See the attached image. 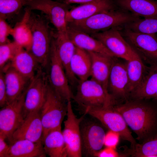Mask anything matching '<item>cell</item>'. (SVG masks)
<instances>
[{
  "label": "cell",
  "mask_w": 157,
  "mask_h": 157,
  "mask_svg": "<svg viewBox=\"0 0 157 157\" xmlns=\"http://www.w3.org/2000/svg\"><path fill=\"white\" fill-rule=\"evenodd\" d=\"M115 58L111 68L108 87V93L115 103L117 99L127 101L129 97L126 64L116 60Z\"/></svg>",
  "instance_id": "9a60e30c"
},
{
  "label": "cell",
  "mask_w": 157,
  "mask_h": 157,
  "mask_svg": "<svg viewBox=\"0 0 157 157\" xmlns=\"http://www.w3.org/2000/svg\"><path fill=\"white\" fill-rule=\"evenodd\" d=\"M73 99L83 110L108 107L115 104L108 92L99 83L91 78L79 81Z\"/></svg>",
  "instance_id": "5b68a950"
},
{
  "label": "cell",
  "mask_w": 157,
  "mask_h": 157,
  "mask_svg": "<svg viewBox=\"0 0 157 157\" xmlns=\"http://www.w3.org/2000/svg\"><path fill=\"white\" fill-rule=\"evenodd\" d=\"M153 99L157 100V92L153 98Z\"/></svg>",
  "instance_id": "ab89813d"
},
{
  "label": "cell",
  "mask_w": 157,
  "mask_h": 157,
  "mask_svg": "<svg viewBox=\"0 0 157 157\" xmlns=\"http://www.w3.org/2000/svg\"><path fill=\"white\" fill-rule=\"evenodd\" d=\"M31 11L26 7H25L22 18L13 28L11 35L15 42L27 51L30 49L32 41V32L28 22V18Z\"/></svg>",
  "instance_id": "83f0119b"
},
{
  "label": "cell",
  "mask_w": 157,
  "mask_h": 157,
  "mask_svg": "<svg viewBox=\"0 0 157 157\" xmlns=\"http://www.w3.org/2000/svg\"><path fill=\"white\" fill-rule=\"evenodd\" d=\"M128 154L132 156L157 157V138H151L141 144H138L129 149Z\"/></svg>",
  "instance_id": "f546056e"
},
{
  "label": "cell",
  "mask_w": 157,
  "mask_h": 157,
  "mask_svg": "<svg viewBox=\"0 0 157 157\" xmlns=\"http://www.w3.org/2000/svg\"><path fill=\"white\" fill-rule=\"evenodd\" d=\"M26 89L0 110V136L7 140L10 144L13 141V133L24 120L22 111Z\"/></svg>",
  "instance_id": "7c38bea8"
},
{
  "label": "cell",
  "mask_w": 157,
  "mask_h": 157,
  "mask_svg": "<svg viewBox=\"0 0 157 157\" xmlns=\"http://www.w3.org/2000/svg\"><path fill=\"white\" fill-rule=\"evenodd\" d=\"M113 0H96L70 9L66 16L68 23L83 20L101 12L117 8Z\"/></svg>",
  "instance_id": "ac0fdd59"
},
{
  "label": "cell",
  "mask_w": 157,
  "mask_h": 157,
  "mask_svg": "<svg viewBox=\"0 0 157 157\" xmlns=\"http://www.w3.org/2000/svg\"><path fill=\"white\" fill-rule=\"evenodd\" d=\"M8 104L7 91L4 74L0 73V107L1 108Z\"/></svg>",
  "instance_id": "d590c367"
},
{
  "label": "cell",
  "mask_w": 157,
  "mask_h": 157,
  "mask_svg": "<svg viewBox=\"0 0 157 157\" xmlns=\"http://www.w3.org/2000/svg\"><path fill=\"white\" fill-rule=\"evenodd\" d=\"M120 29L112 28L89 35L101 42L116 57L127 61L130 59L134 50L124 38Z\"/></svg>",
  "instance_id": "5bb4252c"
},
{
  "label": "cell",
  "mask_w": 157,
  "mask_h": 157,
  "mask_svg": "<svg viewBox=\"0 0 157 157\" xmlns=\"http://www.w3.org/2000/svg\"><path fill=\"white\" fill-rule=\"evenodd\" d=\"M120 135L118 133L110 130L106 133L104 145L106 147H110L115 149L119 142Z\"/></svg>",
  "instance_id": "e575fe53"
},
{
  "label": "cell",
  "mask_w": 157,
  "mask_h": 157,
  "mask_svg": "<svg viewBox=\"0 0 157 157\" xmlns=\"http://www.w3.org/2000/svg\"><path fill=\"white\" fill-rule=\"evenodd\" d=\"M43 130L40 110L32 113L24 119L13 133L12 142L24 139L35 142H42Z\"/></svg>",
  "instance_id": "e0dca14e"
},
{
  "label": "cell",
  "mask_w": 157,
  "mask_h": 157,
  "mask_svg": "<svg viewBox=\"0 0 157 157\" xmlns=\"http://www.w3.org/2000/svg\"><path fill=\"white\" fill-rule=\"evenodd\" d=\"M28 0H0V17L10 21L18 15Z\"/></svg>",
  "instance_id": "4dcf8cb0"
},
{
  "label": "cell",
  "mask_w": 157,
  "mask_h": 157,
  "mask_svg": "<svg viewBox=\"0 0 157 157\" xmlns=\"http://www.w3.org/2000/svg\"><path fill=\"white\" fill-rule=\"evenodd\" d=\"M125 40L143 60L149 66H157V37L155 34L137 32L124 27Z\"/></svg>",
  "instance_id": "9c48e42d"
},
{
  "label": "cell",
  "mask_w": 157,
  "mask_h": 157,
  "mask_svg": "<svg viewBox=\"0 0 157 157\" xmlns=\"http://www.w3.org/2000/svg\"><path fill=\"white\" fill-rule=\"evenodd\" d=\"M46 154L50 157H67L66 146L61 129L52 130L42 141Z\"/></svg>",
  "instance_id": "f1b7e54d"
},
{
  "label": "cell",
  "mask_w": 157,
  "mask_h": 157,
  "mask_svg": "<svg viewBox=\"0 0 157 157\" xmlns=\"http://www.w3.org/2000/svg\"><path fill=\"white\" fill-rule=\"evenodd\" d=\"M67 103L48 83L45 100L40 110L43 130L42 142L49 132L61 129L62 122L67 115Z\"/></svg>",
  "instance_id": "277c9868"
},
{
  "label": "cell",
  "mask_w": 157,
  "mask_h": 157,
  "mask_svg": "<svg viewBox=\"0 0 157 157\" xmlns=\"http://www.w3.org/2000/svg\"><path fill=\"white\" fill-rule=\"evenodd\" d=\"M32 36L28 51L41 67L45 69L49 60L52 42L54 35L46 17L31 11L28 19Z\"/></svg>",
  "instance_id": "3957f363"
},
{
  "label": "cell",
  "mask_w": 157,
  "mask_h": 157,
  "mask_svg": "<svg viewBox=\"0 0 157 157\" xmlns=\"http://www.w3.org/2000/svg\"><path fill=\"white\" fill-rule=\"evenodd\" d=\"M144 100H128L123 104L114 105L113 108L135 133L137 140L144 142L151 138L156 130L157 110L153 105Z\"/></svg>",
  "instance_id": "6da1fadb"
},
{
  "label": "cell",
  "mask_w": 157,
  "mask_h": 157,
  "mask_svg": "<svg viewBox=\"0 0 157 157\" xmlns=\"http://www.w3.org/2000/svg\"><path fill=\"white\" fill-rule=\"evenodd\" d=\"M67 30L69 38L76 47L88 52L116 57L101 42L89 34L68 25Z\"/></svg>",
  "instance_id": "d6986e66"
},
{
  "label": "cell",
  "mask_w": 157,
  "mask_h": 157,
  "mask_svg": "<svg viewBox=\"0 0 157 157\" xmlns=\"http://www.w3.org/2000/svg\"><path fill=\"white\" fill-rule=\"evenodd\" d=\"M88 52L91 60V78L99 83L108 92L109 76L113 59L116 57H112L93 52Z\"/></svg>",
  "instance_id": "44dd1931"
},
{
  "label": "cell",
  "mask_w": 157,
  "mask_h": 157,
  "mask_svg": "<svg viewBox=\"0 0 157 157\" xmlns=\"http://www.w3.org/2000/svg\"><path fill=\"white\" fill-rule=\"evenodd\" d=\"M8 67L13 68L20 74L30 79H32L38 71L42 68L32 55L24 48L18 51L3 69Z\"/></svg>",
  "instance_id": "7402d4cb"
},
{
  "label": "cell",
  "mask_w": 157,
  "mask_h": 157,
  "mask_svg": "<svg viewBox=\"0 0 157 157\" xmlns=\"http://www.w3.org/2000/svg\"><path fill=\"white\" fill-rule=\"evenodd\" d=\"M56 50L64 68L69 84L74 86L78 82L77 78L73 74L70 69V63L76 46L72 41L67 32L57 33L53 39Z\"/></svg>",
  "instance_id": "2e32d148"
},
{
  "label": "cell",
  "mask_w": 157,
  "mask_h": 157,
  "mask_svg": "<svg viewBox=\"0 0 157 157\" xmlns=\"http://www.w3.org/2000/svg\"><path fill=\"white\" fill-rule=\"evenodd\" d=\"M0 71L4 75L8 104L23 93L32 79L24 76L11 67L4 68Z\"/></svg>",
  "instance_id": "ffe728a7"
},
{
  "label": "cell",
  "mask_w": 157,
  "mask_h": 157,
  "mask_svg": "<svg viewBox=\"0 0 157 157\" xmlns=\"http://www.w3.org/2000/svg\"><path fill=\"white\" fill-rule=\"evenodd\" d=\"M124 27L137 32L156 34L157 33V18H140L129 24Z\"/></svg>",
  "instance_id": "1f68e13d"
},
{
  "label": "cell",
  "mask_w": 157,
  "mask_h": 157,
  "mask_svg": "<svg viewBox=\"0 0 157 157\" xmlns=\"http://www.w3.org/2000/svg\"><path fill=\"white\" fill-rule=\"evenodd\" d=\"M6 20L0 17V45L10 42L8 37L11 35L13 28L8 24Z\"/></svg>",
  "instance_id": "836d02e7"
},
{
  "label": "cell",
  "mask_w": 157,
  "mask_h": 157,
  "mask_svg": "<svg viewBox=\"0 0 157 157\" xmlns=\"http://www.w3.org/2000/svg\"><path fill=\"white\" fill-rule=\"evenodd\" d=\"M22 48L14 41L0 45V70L10 62Z\"/></svg>",
  "instance_id": "d6a6232c"
},
{
  "label": "cell",
  "mask_w": 157,
  "mask_h": 157,
  "mask_svg": "<svg viewBox=\"0 0 157 157\" xmlns=\"http://www.w3.org/2000/svg\"><path fill=\"white\" fill-rule=\"evenodd\" d=\"M120 155L115 150V149L106 147L103 149H101L97 152L94 157H117Z\"/></svg>",
  "instance_id": "8d00e7d4"
},
{
  "label": "cell",
  "mask_w": 157,
  "mask_h": 157,
  "mask_svg": "<svg viewBox=\"0 0 157 157\" xmlns=\"http://www.w3.org/2000/svg\"><path fill=\"white\" fill-rule=\"evenodd\" d=\"M119 8L145 19L157 18V0H113Z\"/></svg>",
  "instance_id": "603a6c76"
},
{
  "label": "cell",
  "mask_w": 157,
  "mask_h": 157,
  "mask_svg": "<svg viewBox=\"0 0 157 157\" xmlns=\"http://www.w3.org/2000/svg\"><path fill=\"white\" fill-rule=\"evenodd\" d=\"M83 110L84 113L95 118L109 130L119 133L123 139L131 143L132 148L137 144L123 118L113 106L88 108Z\"/></svg>",
  "instance_id": "8992f818"
},
{
  "label": "cell",
  "mask_w": 157,
  "mask_h": 157,
  "mask_svg": "<svg viewBox=\"0 0 157 157\" xmlns=\"http://www.w3.org/2000/svg\"><path fill=\"white\" fill-rule=\"evenodd\" d=\"M48 85L46 73L41 68L31 80L27 88L22 111L24 119L30 113L40 110L45 100Z\"/></svg>",
  "instance_id": "8fae6325"
},
{
  "label": "cell",
  "mask_w": 157,
  "mask_h": 157,
  "mask_svg": "<svg viewBox=\"0 0 157 157\" xmlns=\"http://www.w3.org/2000/svg\"><path fill=\"white\" fill-rule=\"evenodd\" d=\"M6 139L0 136V157H5L9 148L6 142Z\"/></svg>",
  "instance_id": "74e56055"
},
{
  "label": "cell",
  "mask_w": 157,
  "mask_h": 157,
  "mask_svg": "<svg viewBox=\"0 0 157 157\" xmlns=\"http://www.w3.org/2000/svg\"><path fill=\"white\" fill-rule=\"evenodd\" d=\"M42 142H35L22 139L9 144L5 157H44L46 156Z\"/></svg>",
  "instance_id": "cb8c5ba5"
},
{
  "label": "cell",
  "mask_w": 157,
  "mask_h": 157,
  "mask_svg": "<svg viewBox=\"0 0 157 157\" xmlns=\"http://www.w3.org/2000/svg\"><path fill=\"white\" fill-rule=\"evenodd\" d=\"M140 18V17L119 7L99 13L83 20L68 23L67 25L90 34L112 28L122 29Z\"/></svg>",
  "instance_id": "7a4b0ae2"
},
{
  "label": "cell",
  "mask_w": 157,
  "mask_h": 157,
  "mask_svg": "<svg viewBox=\"0 0 157 157\" xmlns=\"http://www.w3.org/2000/svg\"><path fill=\"white\" fill-rule=\"evenodd\" d=\"M128 78V91L129 95L140 84L148 72L149 66H147L134 50L130 59L126 61Z\"/></svg>",
  "instance_id": "d4e9b609"
},
{
  "label": "cell",
  "mask_w": 157,
  "mask_h": 157,
  "mask_svg": "<svg viewBox=\"0 0 157 157\" xmlns=\"http://www.w3.org/2000/svg\"><path fill=\"white\" fill-rule=\"evenodd\" d=\"M67 118L64 122L62 132L67 157H82L80 124L87 114L84 113L82 116L77 118L73 112L71 101H67Z\"/></svg>",
  "instance_id": "4fadbf2b"
},
{
  "label": "cell",
  "mask_w": 157,
  "mask_h": 157,
  "mask_svg": "<svg viewBox=\"0 0 157 157\" xmlns=\"http://www.w3.org/2000/svg\"><path fill=\"white\" fill-rule=\"evenodd\" d=\"M71 70L79 81L88 79L91 76V60L87 51L76 47L70 63Z\"/></svg>",
  "instance_id": "4316f807"
},
{
  "label": "cell",
  "mask_w": 157,
  "mask_h": 157,
  "mask_svg": "<svg viewBox=\"0 0 157 157\" xmlns=\"http://www.w3.org/2000/svg\"><path fill=\"white\" fill-rule=\"evenodd\" d=\"M81 121L80 130L82 156L94 157L104 145L106 134L95 118L85 117Z\"/></svg>",
  "instance_id": "ba28073f"
},
{
  "label": "cell",
  "mask_w": 157,
  "mask_h": 157,
  "mask_svg": "<svg viewBox=\"0 0 157 157\" xmlns=\"http://www.w3.org/2000/svg\"><path fill=\"white\" fill-rule=\"evenodd\" d=\"M45 69L48 82L51 88L67 101L73 99L74 95L63 67L58 56L53 39L49 61Z\"/></svg>",
  "instance_id": "52a82bcc"
},
{
  "label": "cell",
  "mask_w": 157,
  "mask_h": 157,
  "mask_svg": "<svg viewBox=\"0 0 157 157\" xmlns=\"http://www.w3.org/2000/svg\"><path fill=\"white\" fill-rule=\"evenodd\" d=\"M149 69L139 85L129 95L132 99H153L157 92V66Z\"/></svg>",
  "instance_id": "484cf974"
},
{
  "label": "cell",
  "mask_w": 157,
  "mask_h": 157,
  "mask_svg": "<svg viewBox=\"0 0 157 157\" xmlns=\"http://www.w3.org/2000/svg\"><path fill=\"white\" fill-rule=\"evenodd\" d=\"M70 5L52 0H28L26 7L41 11L55 27L58 33L67 32L66 20Z\"/></svg>",
  "instance_id": "30bf717a"
},
{
  "label": "cell",
  "mask_w": 157,
  "mask_h": 157,
  "mask_svg": "<svg viewBox=\"0 0 157 157\" xmlns=\"http://www.w3.org/2000/svg\"><path fill=\"white\" fill-rule=\"evenodd\" d=\"M96 0H60V1L70 5L72 3H80L81 4L86 3Z\"/></svg>",
  "instance_id": "f35d334b"
}]
</instances>
